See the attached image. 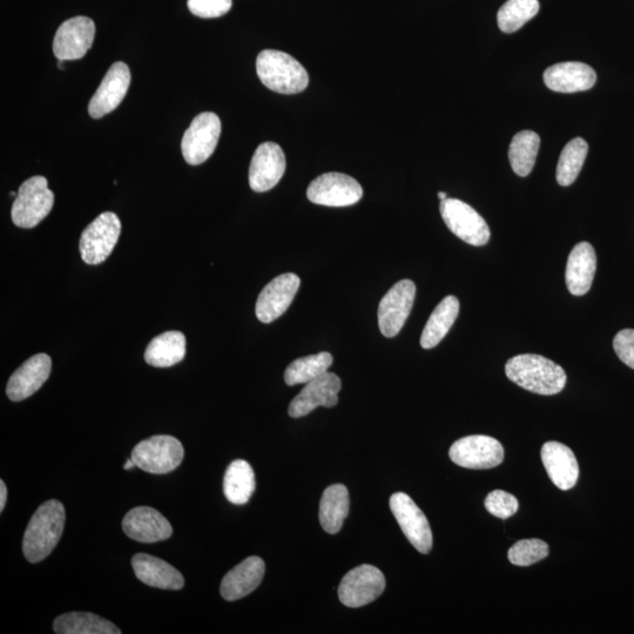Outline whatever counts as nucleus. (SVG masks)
I'll return each instance as SVG.
<instances>
[{"label": "nucleus", "instance_id": "nucleus-10", "mask_svg": "<svg viewBox=\"0 0 634 634\" xmlns=\"http://www.w3.org/2000/svg\"><path fill=\"white\" fill-rule=\"evenodd\" d=\"M451 461L467 469H492L504 460L503 445L496 438L472 435L461 438L450 448Z\"/></svg>", "mask_w": 634, "mask_h": 634}, {"label": "nucleus", "instance_id": "nucleus-24", "mask_svg": "<svg viewBox=\"0 0 634 634\" xmlns=\"http://www.w3.org/2000/svg\"><path fill=\"white\" fill-rule=\"evenodd\" d=\"M597 255L589 242H579L572 249L568 265H566L565 281L569 292L575 296H583L589 292L595 279Z\"/></svg>", "mask_w": 634, "mask_h": 634}, {"label": "nucleus", "instance_id": "nucleus-28", "mask_svg": "<svg viewBox=\"0 0 634 634\" xmlns=\"http://www.w3.org/2000/svg\"><path fill=\"white\" fill-rule=\"evenodd\" d=\"M349 492L345 485L335 484L323 492L320 502V523L323 530L335 535L342 529L349 514Z\"/></svg>", "mask_w": 634, "mask_h": 634}, {"label": "nucleus", "instance_id": "nucleus-6", "mask_svg": "<svg viewBox=\"0 0 634 634\" xmlns=\"http://www.w3.org/2000/svg\"><path fill=\"white\" fill-rule=\"evenodd\" d=\"M121 233L117 214L101 213L84 229L79 241V251L87 265H99L112 254Z\"/></svg>", "mask_w": 634, "mask_h": 634}, {"label": "nucleus", "instance_id": "nucleus-34", "mask_svg": "<svg viewBox=\"0 0 634 634\" xmlns=\"http://www.w3.org/2000/svg\"><path fill=\"white\" fill-rule=\"evenodd\" d=\"M538 0H508L498 11L497 22L504 33H514L537 16Z\"/></svg>", "mask_w": 634, "mask_h": 634}, {"label": "nucleus", "instance_id": "nucleus-39", "mask_svg": "<svg viewBox=\"0 0 634 634\" xmlns=\"http://www.w3.org/2000/svg\"><path fill=\"white\" fill-rule=\"evenodd\" d=\"M6 499H8V489L4 481H0V511H4L6 505Z\"/></svg>", "mask_w": 634, "mask_h": 634}, {"label": "nucleus", "instance_id": "nucleus-33", "mask_svg": "<svg viewBox=\"0 0 634 634\" xmlns=\"http://www.w3.org/2000/svg\"><path fill=\"white\" fill-rule=\"evenodd\" d=\"M589 145L583 138H575L564 147L559 157L556 178L559 185L568 187L573 184L582 171Z\"/></svg>", "mask_w": 634, "mask_h": 634}, {"label": "nucleus", "instance_id": "nucleus-35", "mask_svg": "<svg viewBox=\"0 0 634 634\" xmlns=\"http://www.w3.org/2000/svg\"><path fill=\"white\" fill-rule=\"evenodd\" d=\"M549 556V545L541 539H523L511 546L508 557L511 564L530 566Z\"/></svg>", "mask_w": 634, "mask_h": 634}, {"label": "nucleus", "instance_id": "nucleus-7", "mask_svg": "<svg viewBox=\"0 0 634 634\" xmlns=\"http://www.w3.org/2000/svg\"><path fill=\"white\" fill-rule=\"evenodd\" d=\"M221 121L217 114L204 112L195 117L181 141V151L188 165L204 164L217 148Z\"/></svg>", "mask_w": 634, "mask_h": 634}, {"label": "nucleus", "instance_id": "nucleus-13", "mask_svg": "<svg viewBox=\"0 0 634 634\" xmlns=\"http://www.w3.org/2000/svg\"><path fill=\"white\" fill-rule=\"evenodd\" d=\"M415 295V283L401 280L383 296L379 306V327L383 336L391 339L401 332L413 309Z\"/></svg>", "mask_w": 634, "mask_h": 634}, {"label": "nucleus", "instance_id": "nucleus-19", "mask_svg": "<svg viewBox=\"0 0 634 634\" xmlns=\"http://www.w3.org/2000/svg\"><path fill=\"white\" fill-rule=\"evenodd\" d=\"M52 360L47 354H37L22 364L10 377L6 395L13 402L29 399L49 379Z\"/></svg>", "mask_w": 634, "mask_h": 634}, {"label": "nucleus", "instance_id": "nucleus-29", "mask_svg": "<svg viewBox=\"0 0 634 634\" xmlns=\"http://www.w3.org/2000/svg\"><path fill=\"white\" fill-rule=\"evenodd\" d=\"M58 634H120L121 631L110 620L93 613L71 612L59 616L53 623Z\"/></svg>", "mask_w": 634, "mask_h": 634}, {"label": "nucleus", "instance_id": "nucleus-38", "mask_svg": "<svg viewBox=\"0 0 634 634\" xmlns=\"http://www.w3.org/2000/svg\"><path fill=\"white\" fill-rule=\"evenodd\" d=\"M613 348L620 361L634 369V329H624L613 340Z\"/></svg>", "mask_w": 634, "mask_h": 634}, {"label": "nucleus", "instance_id": "nucleus-42", "mask_svg": "<svg viewBox=\"0 0 634 634\" xmlns=\"http://www.w3.org/2000/svg\"><path fill=\"white\" fill-rule=\"evenodd\" d=\"M65 62L66 60H59V63H58L59 69H64Z\"/></svg>", "mask_w": 634, "mask_h": 634}, {"label": "nucleus", "instance_id": "nucleus-31", "mask_svg": "<svg viewBox=\"0 0 634 634\" xmlns=\"http://www.w3.org/2000/svg\"><path fill=\"white\" fill-rule=\"evenodd\" d=\"M539 146H541V138L536 132L522 131L512 139L509 160L512 171L519 177H528L534 170Z\"/></svg>", "mask_w": 634, "mask_h": 634}, {"label": "nucleus", "instance_id": "nucleus-22", "mask_svg": "<svg viewBox=\"0 0 634 634\" xmlns=\"http://www.w3.org/2000/svg\"><path fill=\"white\" fill-rule=\"evenodd\" d=\"M542 461L553 484L563 491L577 484L579 465L573 451L559 442H548L542 448Z\"/></svg>", "mask_w": 634, "mask_h": 634}, {"label": "nucleus", "instance_id": "nucleus-3", "mask_svg": "<svg viewBox=\"0 0 634 634\" xmlns=\"http://www.w3.org/2000/svg\"><path fill=\"white\" fill-rule=\"evenodd\" d=\"M256 72L263 85L281 94H296L307 89L308 72L288 53L276 50L260 52Z\"/></svg>", "mask_w": 634, "mask_h": 634}, {"label": "nucleus", "instance_id": "nucleus-16", "mask_svg": "<svg viewBox=\"0 0 634 634\" xmlns=\"http://www.w3.org/2000/svg\"><path fill=\"white\" fill-rule=\"evenodd\" d=\"M286 172V157L282 148L275 143H263L253 155L249 166V186L254 192L272 190Z\"/></svg>", "mask_w": 634, "mask_h": 634}, {"label": "nucleus", "instance_id": "nucleus-14", "mask_svg": "<svg viewBox=\"0 0 634 634\" xmlns=\"http://www.w3.org/2000/svg\"><path fill=\"white\" fill-rule=\"evenodd\" d=\"M96 25L89 17H74L66 20L56 32L53 53L58 60H78L91 49Z\"/></svg>", "mask_w": 634, "mask_h": 634}, {"label": "nucleus", "instance_id": "nucleus-15", "mask_svg": "<svg viewBox=\"0 0 634 634\" xmlns=\"http://www.w3.org/2000/svg\"><path fill=\"white\" fill-rule=\"evenodd\" d=\"M300 285L301 280L294 273L282 274L269 282L256 301L255 313L259 321L271 323L285 314L298 294Z\"/></svg>", "mask_w": 634, "mask_h": 634}, {"label": "nucleus", "instance_id": "nucleus-11", "mask_svg": "<svg viewBox=\"0 0 634 634\" xmlns=\"http://www.w3.org/2000/svg\"><path fill=\"white\" fill-rule=\"evenodd\" d=\"M386 589V578L373 565L363 564L349 571L339 586V598L348 607L366 606L379 598Z\"/></svg>", "mask_w": 634, "mask_h": 634}, {"label": "nucleus", "instance_id": "nucleus-30", "mask_svg": "<svg viewBox=\"0 0 634 634\" xmlns=\"http://www.w3.org/2000/svg\"><path fill=\"white\" fill-rule=\"evenodd\" d=\"M255 474L251 464L236 460L229 464L224 478V494L229 502L244 505L255 491Z\"/></svg>", "mask_w": 634, "mask_h": 634}, {"label": "nucleus", "instance_id": "nucleus-18", "mask_svg": "<svg viewBox=\"0 0 634 634\" xmlns=\"http://www.w3.org/2000/svg\"><path fill=\"white\" fill-rule=\"evenodd\" d=\"M131 84V71L123 62L114 63L105 74L103 82L89 104V113L93 119H100L116 110L126 97Z\"/></svg>", "mask_w": 634, "mask_h": 634}, {"label": "nucleus", "instance_id": "nucleus-21", "mask_svg": "<svg viewBox=\"0 0 634 634\" xmlns=\"http://www.w3.org/2000/svg\"><path fill=\"white\" fill-rule=\"evenodd\" d=\"M597 74L584 63L568 62L550 66L544 72V83L550 90L559 93H576L592 89Z\"/></svg>", "mask_w": 634, "mask_h": 634}, {"label": "nucleus", "instance_id": "nucleus-27", "mask_svg": "<svg viewBox=\"0 0 634 634\" xmlns=\"http://www.w3.org/2000/svg\"><path fill=\"white\" fill-rule=\"evenodd\" d=\"M460 314V301L456 296L450 295L444 298L430 315L426 327L421 336V346L424 349H433L449 333L454 326L457 316Z\"/></svg>", "mask_w": 634, "mask_h": 634}, {"label": "nucleus", "instance_id": "nucleus-23", "mask_svg": "<svg viewBox=\"0 0 634 634\" xmlns=\"http://www.w3.org/2000/svg\"><path fill=\"white\" fill-rule=\"evenodd\" d=\"M266 565L260 557H249L236 565L222 579L220 593L227 602L244 598L261 584L265 576Z\"/></svg>", "mask_w": 634, "mask_h": 634}, {"label": "nucleus", "instance_id": "nucleus-4", "mask_svg": "<svg viewBox=\"0 0 634 634\" xmlns=\"http://www.w3.org/2000/svg\"><path fill=\"white\" fill-rule=\"evenodd\" d=\"M55 204V194L50 190L47 179L42 175L32 177L19 187L13 202L11 218L20 228H33L50 214Z\"/></svg>", "mask_w": 634, "mask_h": 634}, {"label": "nucleus", "instance_id": "nucleus-20", "mask_svg": "<svg viewBox=\"0 0 634 634\" xmlns=\"http://www.w3.org/2000/svg\"><path fill=\"white\" fill-rule=\"evenodd\" d=\"M123 529L126 536L133 541L146 544L166 541L173 534L168 519L150 507H138L128 512L123 521Z\"/></svg>", "mask_w": 634, "mask_h": 634}, {"label": "nucleus", "instance_id": "nucleus-17", "mask_svg": "<svg viewBox=\"0 0 634 634\" xmlns=\"http://www.w3.org/2000/svg\"><path fill=\"white\" fill-rule=\"evenodd\" d=\"M342 388L340 377L333 373H326L316 380L306 384L301 393L290 403L288 414L293 418H300L312 413L319 407L333 408L339 403V393Z\"/></svg>", "mask_w": 634, "mask_h": 634}, {"label": "nucleus", "instance_id": "nucleus-36", "mask_svg": "<svg viewBox=\"0 0 634 634\" xmlns=\"http://www.w3.org/2000/svg\"><path fill=\"white\" fill-rule=\"evenodd\" d=\"M518 501L514 495L507 491L495 490L485 498V508L492 516L508 519L518 511Z\"/></svg>", "mask_w": 634, "mask_h": 634}, {"label": "nucleus", "instance_id": "nucleus-12", "mask_svg": "<svg viewBox=\"0 0 634 634\" xmlns=\"http://www.w3.org/2000/svg\"><path fill=\"white\" fill-rule=\"evenodd\" d=\"M390 509L403 534L414 548L424 555L433 549V532L423 511L404 492H396L390 497Z\"/></svg>", "mask_w": 634, "mask_h": 634}, {"label": "nucleus", "instance_id": "nucleus-2", "mask_svg": "<svg viewBox=\"0 0 634 634\" xmlns=\"http://www.w3.org/2000/svg\"><path fill=\"white\" fill-rule=\"evenodd\" d=\"M66 521L64 505L51 499L40 505L26 528L23 552L30 563L44 561L63 536Z\"/></svg>", "mask_w": 634, "mask_h": 634}, {"label": "nucleus", "instance_id": "nucleus-5", "mask_svg": "<svg viewBox=\"0 0 634 634\" xmlns=\"http://www.w3.org/2000/svg\"><path fill=\"white\" fill-rule=\"evenodd\" d=\"M185 450L178 438L158 435L141 441L132 451L137 467L150 474H168L184 461Z\"/></svg>", "mask_w": 634, "mask_h": 634}, {"label": "nucleus", "instance_id": "nucleus-25", "mask_svg": "<svg viewBox=\"0 0 634 634\" xmlns=\"http://www.w3.org/2000/svg\"><path fill=\"white\" fill-rule=\"evenodd\" d=\"M134 573L140 582L161 590H181L185 579L181 573L163 559L138 553L132 559Z\"/></svg>", "mask_w": 634, "mask_h": 634}, {"label": "nucleus", "instance_id": "nucleus-41", "mask_svg": "<svg viewBox=\"0 0 634 634\" xmlns=\"http://www.w3.org/2000/svg\"><path fill=\"white\" fill-rule=\"evenodd\" d=\"M438 198H440V200L443 201L445 199H448V195H447V193L440 192V193H438Z\"/></svg>", "mask_w": 634, "mask_h": 634}, {"label": "nucleus", "instance_id": "nucleus-9", "mask_svg": "<svg viewBox=\"0 0 634 634\" xmlns=\"http://www.w3.org/2000/svg\"><path fill=\"white\" fill-rule=\"evenodd\" d=\"M307 197L313 204L327 207H348L363 197V188L354 178L343 173L320 175L307 190Z\"/></svg>", "mask_w": 634, "mask_h": 634}, {"label": "nucleus", "instance_id": "nucleus-1", "mask_svg": "<svg viewBox=\"0 0 634 634\" xmlns=\"http://www.w3.org/2000/svg\"><path fill=\"white\" fill-rule=\"evenodd\" d=\"M505 374L517 386L544 396L561 393L566 384L564 369L546 357L536 354L512 357L505 364Z\"/></svg>", "mask_w": 634, "mask_h": 634}, {"label": "nucleus", "instance_id": "nucleus-32", "mask_svg": "<svg viewBox=\"0 0 634 634\" xmlns=\"http://www.w3.org/2000/svg\"><path fill=\"white\" fill-rule=\"evenodd\" d=\"M332 354L323 352L315 355L301 357L289 364L285 373V381L288 386L307 384L328 372L333 364Z\"/></svg>", "mask_w": 634, "mask_h": 634}, {"label": "nucleus", "instance_id": "nucleus-26", "mask_svg": "<svg viewBox=\"0 0 634 634\" xmlns=\"http://www.w3.org/2000/svg\"><path fill=\"white\" fill-rule=\"evenodd\" d=\"M186 337L177 330L161 334L150 342L145 361L155 368L173 367L185 359Z\"/></svg>", "mask_w": 634, "mask_h": 634}, {"label": "nucleus", "instance_id": "nucleus-40", "mask_svg": "<svg viewBox=\"0 0 634 634\" xmlns=\"http://www.w3.org/2000/svg\"><path fill=\"white\" fill-rule=\"evenodd\" d=\"M134 467H137V465H136V463H134V461L132 460V458H131V460H127V462H126V463H125V465H124V469H125V470H131V469H133Z\"/></svg>", "mask_w": 634, "mask_h": 634}, {"label": "nucleus", "instance_id": "nucleus-8", "mask_svg": "<svg viewBox=\"0 0 634 634\" xmlns=\"http://www.w3.org/2000/svg\"><path fill=\"white\" fill-rule=\"evenodd\" d=\"M440 211L445 225L457 238L471 246L481 247L490 240V228L481 214L458 199L441 201Z\"/></svg>", "mask_w": 634, "mask_h": 634}, {"label": "nucleus", "instance_id": "nucleus-37", "mask_svg": "<svg viewBox=\"0 0 634 634\" xmlns=\"http://www.w3.org/2000/svg\"><path fill=\"white\" fill-rule=\"evenodd\" d=\"M232 0H188L187 6L194 16L219 18L232 9Z\"/></svg>", "mask_w": 634, "mask_h": 634}]
</instances>
